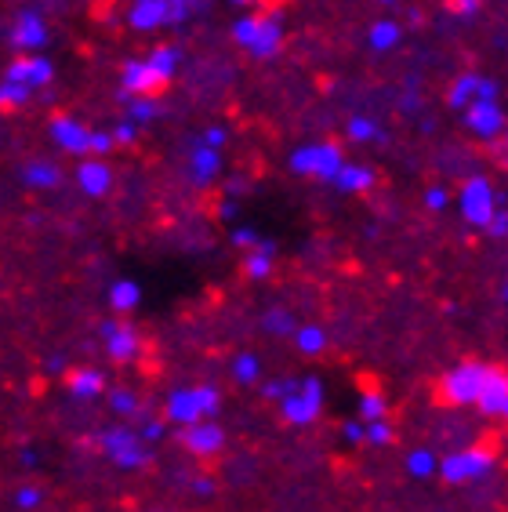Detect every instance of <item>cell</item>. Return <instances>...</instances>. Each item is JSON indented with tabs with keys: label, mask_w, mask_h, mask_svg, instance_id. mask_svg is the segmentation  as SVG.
I'll list each match as a JSON object with an SVG mask.
<instances>
[{
	"label": "cell",
	"mask_w": 508,
	"mask_h": 512,
	"mask_svg": "<svg viewBox=\"0 0 508 512\" xmlns=\"http://www.w3.org/2000/svg\"><path fill=\"white\" fill-rule=\"evenodd\" d=\"M182 69V48L178 44H157V48L142 55V59H127L120 66V95H153L178 77Z\"/></svg>",
	"instance_id": "1"
},
{
	"label": "cell",
	"mask_w": 508,
	"mask_h": 512,
	"mask_svg": "<svg viewBox=\"0 0 508 512\" xmlns=\"http://www.w3.org/2000/svg\"><path fill=\"white\" fill-rule=\"evenodd\" d=\"M287 40V26L280 11H240V19L233 22V44L244 48L251 59L269 62L280 55Z\"/></svg>",
	"instance_id": "2"
},
{
	"label": "cell",
	"mask_w": 508,
	"mask_h": 512,
	"mask_svg": "<svg viewBox=\"0 0 508 512\" xmlns=\"http://www.w3.org/2000/svg\"><path fill=\"white\" fill-rule=\"evenodd\" d=\"M222 411V389L218 385H178L164 400V422L186 429L196 422H211Z\"/></svg>",
	"instance_id": "3"
},
{
	"label": "cell",
	"mask_w": 508,
	"mask_h": 512,
	"mask_svg": "<svg viewBox=\"0 0 508 512\" xmlns=\"http://www.w3.org/2000/svg\"><path fill=\"white\" fill-rule=\"evenodd\" d=\"M498 469V451L494 447H461V451H450L436 465V476H440L447 487H472V483H483L490 473Z\"/></svg>",
	"instance_id": "4"
},
{
	"label": "cell",
	"mask_w": 508,
	"mask_h": 512,
	"mask_svg": "<svg viewBox=\"0 0 508 512\" xmlns=\"http://www.w3.org/2000/svg\"><path fill=\"white\" fill-rule=\"evenodd\" d=\"M323 404H327V389L316 375H305L294 382V389L287 396L276 400V411L291 429H309V425L320 422Z\"/></svg>",
	"instance_id": "5"
},
{
	"label": "cell",
	"mask_w": 508,
	"mask_h": 512,
	"mask_svg": "<svg viewBox=\"0 0 508 512\" xmlns=\"http://www.w3.org/2000/svg\"><path fill=\"white\" fill-rule=\"evenodd\" d=\"M490 364L487 360H461L450 371H443L440 382H436V400L443 407H476V396L483 389V378H487Z\"/></svg>",
	"instance_id": "6"
},
{
	"label": "cell",
	"mask_w": 508,
	"mask_h": 512,
	"mask_svg": "<svg viewBox=\"0 0 508 512\" xmlns=\"http://www.w3.org/2000/svg\"><path fill=\"white\" fill-rule=\"evenodd\" d=\"M345 164V149L331 138H316V142H302L287 157V168L298 178H316V182H331L338 168Z\"/></svg>",
	"instance_id": "7"
},
{
	"label": "cell",
	"mask_w": 508,
	"mask_h": 512,
	"mask_svg": "<svg viewBox=\"0 0 508 512\" xmlns=\"http://www.w3.org/2000/svg\"><path fill=\"white\" fill-rule=\"evenodd\" d=\"M95 444L117 469H131V473H135V469H146V465L153 462V447L135 433V425H127V422L102 429Z\"/></svg>",
	"instance_id": "8"
},
{
	"label": "cell",
	"mask_w": 508,
	"mask_h": 512,
	"mask_svg": "<svg viewBox=\"0 0 508 512\" xmlns=\"http://www.w3.org/2000/svg\"><path fill=\"white\" fill-rule=\"evenodd\" d=\"M501 200L505 197H498V186L487 175H469L458 189V211L472 229H487L490 218L498 215Z\"/></svg>",
	"instance_id": "9"
},
{
	"label": "cell",
	"mask_w": 508,
	"mask_h": 512,
	"mask_svg": "<svg viewBox=\"0 0 508 512\" xmlns=\"http://www.w3.org/2000/svg\"><path fill=\"white\" fill-rule=\"evenodd\" d=\"M193 11L182 8V4H171V0H131L127 4V26L135 33H157L167 26H182L189 22Z\"/></svg>",
	"instance_id": "10"
},
{
	"label": "cell",
	"mask_w": 508,
	"mask_h": 512,
	"mask_svg": "<svg viewBox=\"0 0 508 512\" xmlns=\"http://www.w3.org/2000/svg\"><path fill=\"white\" fill-rule=\"evenodd\" d=\"M98 338H102V349L113 364H135L138 353H142V331H138L127 316H106L102 324H98Z\"/></svg>",
	"instance_id": "11"
},
{
	"label": "cell",
	"mask_w": 508,
	"mask_h": 512,
	"mask_svg": "<svg viewBox=\"0 0 508 512\" xmlns=\"http://www.w3.org/2000/svg\"><path fill=\"white\" fill-rule=\"evenodd\" d=\"M4 40H8L11 51H19V55H40V51L51 44V26L37 8H22L19 15L11 19Z\"/></svg>",
	"instance_id": "12"
},
{
	"label": "cell",
	"mask_w": 508,
	"mask_h": 512,
	"mask_svg": "<svg viewBox=\"0 0 508 512\" xmlns=\"http://www.w3.org/2000/svg\"><path fill=\"white\" fill-rule=\"evenodd\" d=\"M0 80H11V84H19V88L40 95L44 88L55 84V62H51L44 51H40V55H15V59L4 66Z\"/></svg>",
	"instance_id": "13"
},
{
	"label": "cell",
	"mask_w": 508,
	"mask_h": 512,
	"mask_svg": "<svg viewBox=\"0 0 508 512\" xmlns=\"http://www.w3.org/2000/svg\"><path fill=\"white\" fill-rule=\"evenodd\" d=\"M91 131L84 120H77L73 113H55V117L48 120V138L55 142V146L62 149V153H69V157H91Z\"/></svg>",
	"instance_id": "14"
},
{
	"label": "cell",
	"mask_w": 508,
	"mask_h": 512,
	"mask_svg": "<svg viewBox=\"0 0 508 512\" xmlns=\"http://www.w3.org/2000/svg\"><path fill=\"white\" fill-rule=\"evenodd\" d=\"M461 113H465V128H469V135H476L479 142H487L490 146V142H498V138L505 135V109H501V102L472 99Z\"/></svg>",
	"instance_id": "15"
},
{
	"label": "cell",
	"mask_w": 508,
	"mask_h": 512,
	"mask_svg": "<svg viewBox=\"0 0 508 512\" xmlns=\"http://www.w3.org/2000/svg\"><path fill=\"white\" fill-rule=\"evenodd\" d=\"M178 444L182 451L200 458V462H211L218 454L225 451V429L211 418V422H196V425H186L182 433H178Z\"/></svg>",
	"instance_id": "16"
},
{
	"label": "cell",
	"mask_w": 508,
	"mask_h": 512,
	"mask_svg": "<svg viewBox=\"0 0 508 512\" xmlns=\"http://www.w3.org/2000/svg\"><path fill=\"white\" fill-rule=\"evenodd\" d=\"M73 182L88 200H106L113 193V186H117V171L102 157H84L77 164V171H73Z\"/></svg>",
	"instance_id": "17"
},
{
	"label": "cell",
	"mask_w": 508,
	"mask_h": 512,
	"mask_svg": "<svg viewBox=\"0 0 508 512\" xmlns=\"http://www.w3.org/2000/svg\"><path fill=\"white\" fill-rule=\"evenodd\" d=\"M476 411L483 414V418H490V422H505V414H508V375H505V367L490 364L487 378H483V389H479V396H476Z\"/></svg>",
	"instance_id": "18"
},
{
	"label": "cell",
	"mask_w": 508,
	"mask_h": 512,
	"mask_svg": "<svg viewBox=\"0 0 508 512\" xmlns=\"http://www.w3.org/2000/svg\"><path fill=\"white\" fill-rule=\"evenodd\" d=\"M186 175L196 189H211L215 186V178L222 175V149H211L204 142H193L189 146V157H186Z\"/></svg>",
	"instance_id": "19"
},
{
	"label": "cell",
	"mask_w": 508,
	"mask_h": 512,
	"mask_svg": "<svg viewBox=\"0 0 508 512\" xmlns=\"http://www.w3.org/2000/svg\"><path fill=\"white\" fill-rule=\"evenodd\" d=\"M331 186L345 197H363V193H371L378 186V171L371 164H356V160H345L338 175L331 178Z\"/></svg>",
	"instance_id": "20"
},
{
	"label": "cell",
	"mask_w": 508,
	"mask_h": 512,
	"mask_svg": "<svg viewBox=\"0 0 508 512\" xmlns=\"http://www.w3.org/2000/svg\"><path fill=\"white\" fill-rule=\"evenodd\" d=\"M106 371H98V367H73L66 371V393L80 404H91L98 396H106Z\"/></svg>",
	"instance_id": "21"
},
{
	"label": "cell",
	"mask_w": 508,
	"mask_h": 512,
	"mask_svg": "<svg viewBox=\"0 0 508 512\" xmlns=\"http://www.w3.org/2000/svg\"><path fill=\"white\" fill-rule=\"evenodd\" d=\"M66 182V171L55 164V160H26L22 164V186L33 189V193H55V189Z\"/></svg>",
	"instance_id": "22"
},
{
	"label": "cell",
	"mask_w": 508,
	"mask_h": 512,
	"mask_svg": "<svg viewBox=\"0 0 508 512\" xmlns=\"http://www.w3.org/2000/svg\"><path fill=\"white\" fill-rule=\"evenodd\" d=\"M273 269H276V244L273 240H258V244L244 251V276L247 280L262 284V280L273 276Z\"/></svg>",
	"instance_id": "23"
},
{
	"label": "cell",
	"mask_w": 508,
	"mask_h": 512,
	"mask_svg": "<svg viewBox=\"0 0 508 512\" xmlns=\"http://www.w3.org/2000/svg\"><path fill=\"white\" fill-rule=\"evenodd\" d=\"M403 44V26L396 19H378L371 22V30H367V48L374 55H389Z\"/></svg>",
	"instance_id": "24"
},
{
	"label": "cell",
	"mask_w": 508,
	"mask_h": 512,
	"mask_svg": "<svg viewBox=\"0 0 508 512\" xmlns=\"http://www.w3.org/2000/svg\"><path fill=\"white\" fill-rule=\"evenodd\" d=\"M138 306H142L138 280H113V287H109V309H113V316H131L138 313Z\"/></svg>",
	"instance_id": "25"
},
{
	"label": "cell",
	"mask_w": 508,
	"mask_h": 512,
	"mask_svg": "<svg viewBox=\"0 0 508 512\" xmlns=\"http://www.w3.org/2000/svg\"><path fill=\"white\" fill-rule=\"evenodd\" d=\"M229 375H233L236 385H258L265 375L262 356L254 353V349H240V353L233 356V364H229Z\"/></svg>",
	"instance_id": "26"
},
{
	"label": "cell",
	"mask_w": 508,
	"mask_h": 512,
	"mask_svg": "<svg viewBox=\"0 0 508 512\" xmlns=\"http://www.w3.org/2000/svg\"><path fill=\"white\" fill-rule=\"evenodd\" d=\"M291 342L302 356H323V353H327V342H331V338H327V327H323V324H298V327H294Z\"/></svg>",
	"instance_id": "27"
},
{
	"label": "cell",
	"mask_w": 508,
	"mask_h": 512,
	"mask_svg": "<svg viewBox=\"0 0 508 512\" xmlns=\"http://www.w3.org/2000/svg\"><path fill=\"white\" fill-rule=\"evenodd\" d=\"M345 135H349V142H356V146H378V142H385V138H389V131H385V124H378L374 117H363V113H356V117L349 120Z\"/></svg>",
	"instance_id": "28"
},
{
	"label": "cell",
	"mask_w": 508,
	"mask_h": 512,
	"mask_svg": "<svg viewBox=\"0 0 508 512\" xmlns=\"http://www.w3.org/2000/svg\"><path fill=\"white\" fill-rule=\"evenodd\" d=\"M127 106V117L131 124H138V128H146V124H153V120L160 117V102L153 99V95H120Z\"/></svg>",
	"instance_id": "29"
},
{
	"label": "cell",
	"mask_w": 508,
	"mask_h": 512,
	"mask_svg": "<svg viewBox=\"0 0 508 512\" xmlns=\"http://www.w3.org/2000/svg\"><path fill=\"white\" fill-rule=\"evenodd\" d=\"M262 327H265V335H269V338H291L294 327H298V316H294L291 309H284V306L265 309Z\"/></svg>",
	"instance_id": "30"
},
{
	"label": "cell",
	"mask_w": 508,
	"mask_h": 512,
	"mask_svg": "<svg viewBox=\"0 0 508 512\" xmlns=\"http://www.w3.org/2000/svg\"><path fill=\"white\" fill-rule=\"evenodd\" d=\"M476 84H479V73H461V77H454V84L447 88V106L461 113V109L476 99Z\"/></svg>",
	"instance_id": "31"
},
{
	"label": "cell",
	"mask_w": 508,
	"mask_h": 512,
	"mask_svg": "<svg viewBox=\"0 0 508 512\" xmlns=\"http://www.w3.org/2000/svg\"><path fill=\"white\" fill-rule=\"evenodd\" d=\"M356 411H360V422L363 425L378 422V418H389V400H385V393H381V389H363Z\"/></svg>",
	"instance_id": "32"
},
{
	"label": "cell",
	"mask_w": 508,
	"mask_h": 512,
	"mask_svg": "<svg viewBox=\"0 0 508 512\" xmlns=\"http://www.w3.org/2000/svg\"><path fill=\"white\" fill-rule=\"evenodd\" d=\"M106 400H109V411L117 414V418H138V414H142V407H138V393L135 389H124V385H120V389H106Z\"/></svg>",
	"instance_id": "33"
},
{
	"label": "cell",
	"mask_w": 508,
	"mask_h": 512,
	"mask_svg": "<svg viewBox=\"0 0 508 512\" xmlns=\"http://www.w3.org/2000/svg\"><path fill=\"white\" fill-rule=\"evenodd\" d=\"M436 465H440V454L429 451V447H418V451L407 454V473L414 480H432L436 476Z\"/></svg>",
	"instance_id": "34"
},
{
	"label": "cell",
	"mask_w": 508,
	"mask_h": 512,
	"mask_svg": "<svg viewBox=\"0 0 508 512\" xmlns=\"http://www.w3.org/2000/svg\"><path fill=\"white\" fill-rule=\"evenodd\" d=\"M33 99H37L33 91L19 88V84H11V80H0V113H19V109H26Z\"/></svg>",
	"instance_id": "35"
},
{
	"label": "cell",
	"mask_w": 508,
	"mask_h": 512,
	"mask_svg": "<svg viewBox=\"0 0 508 512\" xmlns=\"http://www.w3.org/2000/svg\"><path fill=\"white\" fill-rule=\"evenodd\" d=\"M392 425L389 418H378V422H367L363 425V444H371V447H389L392 444Z\"/></svg>",
	"instance_id": "36"
},
{
	"label": "cell",
	"mask_w": 508,
	"mask_h": 512,
	"mask_svg": "<svg viewBox=\"0 0 508 512\" xmlns=\"http://www.w3.org/2000/svg\"><path fill=\"white\" fill-rule=\"evenodd\" d=\"M40 502H44V491H40L37 483H22L19 491H15V509L19 512H37Z\"/></svg>",
	"instance_id": "37"
},
{
	"label": "cell",
	"mask_w": 508,
	"mask_h": 512,
	"mask_svg": "<svg viewBox=\"0 0 508 512\" xmlns=\"http://www.w3.org/2000/svg\"><path fill=\"white\" fill-rule=\"evenodd\" d=\"M443 8H447L454 19L469 22V19H476L479 11H483V0H443Z\"/></svg>",
	"instance_id": "38"
},
{
	"label": "cell",
	"mask_w": 508,
	"mask_h": 512,
	"mask_svg": "<svg viewBox=\"0 0 508 512\" xmlns=\"http://www.w3.org/2000/svg\"><path fill=\"white\" fill-rule=\"evenodd\" d=\"M294 382H298V378H294V375H287V378H269V382H258V385H262V396H265V400H273V404H276V400H280V396H287V393H291V389H294Z\"/></svg>",
	"instance_id": "39"
},
{
	"label": "cell",
	"mask_w": 508,
	"mask_h": 512,
	"mask_svg": "<svg viewBox=\"0 0 508 512\" xmlns=\"http://www.w3.org/2000/svg\"><path fill=\"white\" fill-rule=\"evenodd\" d=\"M454 204V197H450L447 186H432L429 193H425V207H429L432 215H440V211H447V207Z\"/></svg>",
	"instance_id": "40"
},
{
	"label": "cell",
	"mask_w": 508,
	"mask_h": 512,
	"mask_svg": "<svg viewBox=\"0 0 508 512\" xmlns=\"http://www.w3.org/2000/svg\"><path fill=\"white\" fill-rule=\"evenodd\" d=\"M164 429H167L164 418H146V422H138L135 433L142 436V440H146L149 447H153V444H157V440H160V436H164Z\"/></svg>",
	"instance_id": "41"
},
{
	"label": "cell",
	"mask_w": 508,
	"mask_h": 512,
	"mask_svg": "<svg viewBox=\"0 0 508 512\" xmlns=\"http://www.w3.org/2000/svg\"><path fill=\"white\" fill-rule=\"evenodd\" d=\"M138 124H131V120H120L117 128L109 131V135H113V146H135V138H138Z\"/></svg>",
	"instance_id": "42"
},
{
	"label": "cell",
	"mask_w": 508,
	"mask_h": 512,
	"mask_svg": "<svg viewBox=\"0 0 508 512\" xmlns=\"http://www.w3.org/2000/svg\"><path fill=\"white\" fill-rule=\"evenodd\" d=\"M113 149H117V146H113V135H109V131H91V157L106 160Z\"/></svg>",
	"instance_id": "43"
},
{
	"label": "cell",
	"mask_w": 508,
	"mask_h": 512,
	"mask_svg": "<svg viewBox=\"0 0 508 512\" xmlns=\"http://www.w3.org/2000/svg\"><path fill=\"white\" fill-rule=\"evenodd\" d=\"M200 142H204V146H211V149H225V142H229V131H225L222 124H211V128H204Z\"/></svg>",
	"instance_id": "44"
},
{
	"label": "cell",
	"mask_w": 508,
	"mask_h": 512,
	"mask_svg": "<svg viewBox=\"0 0 508 512\" xmlns=\"http://www.w3.org/2000/svg\"><path fill=\"white\" fill-rule=\"evenodd\" d=\"M258 240H262V237H258V229H254V226H236V229H233V244L240 247V251L254 247Z\"/></svg>",
	"instance_id": "45"
},
{
	"label": "cell",
	"mask_w": 508,
	"mask_h": 512,
	"mask_svg": "<svg viewBox=\"0 0 508 512\" xmlns=\"http://www.w3.org/2000/svg\"><path fill=\"white\" fill-rule=\"evenodd\" d=\"M342 436L349 440V444H363V422H360V418H349V422H342Z\"/></svg>",
	"instance_id": "46"
},
{
	"label": "cell",
	"mask_w": 508,
	"mask_h": 512,
	"mask_svg": "<svg viewBox=\"0 0 508 512\" xmlns=\"http://www.w3.org/2000/svg\"><path fill=\"white\" fill-rule=\"evenodd\" d=\"M487 233H490V237H505V233H508V215H505V204L498 207V215L490 218Z\"/></svg>",
	"instance_id": "47"
},
{
	"label": "cell",
	"mask_w": 508,
	"mask_h": 512,
	"mask_svg": "<svg viewBox=\"0 0 508 512\" xmlns=\"http://www.w3.org/2000/svg\"><path fill=\"white\" fill-rule=\"evenodd\" d=\"M193 494H196V498H211V494H215V480H211V476H196Z\"/></svg>",
	"instance_id": "48"
},
{
	"label": "cell",
	"mask_w": 508,
	"mask_h": 512,
	"mask_svg": "<svg viewBox=\"0 0 508 512\" xmlns=\"http://www.w3.org/2000/svg\"><path fill=\"white\" fill-rule=\"evenodd\" d=\"M218 218H222V222H233V218H236L233 200H222V204H218Z\"/></svg>",
	"instance_id": "49"
},
{
	"label": "cell",
	"mask_w": 508,
	"mask_h": 512,
	"mask_svg": "<svg viewBox=\"0 0 508 512\" xmlns=\"http://www.w3.org/2000/svg\"><path fill=\"white\" fill-rule=\"evenodd\" d=\"M229 4H233V8H240V11H254L262 0H229Z\"/></svg>",
	"instance_id": "50"
},
{
	"label": "cell",
	"mask_w": 508,
	"mask_h": 512,
	"mask_svg": "<svg viewBox=\"0 0 508 512\" xmlns=\"http://www.w3.org/2000/svg\"><path fill=\"white\" fill-rule=\"evenodd\" d=\"M171 4H182V8L196 11V8H204V4H211V0H171Z\"/></svg>",
	"instance_id": "51"
},
{
	"label": "cell",
	"mask_w": 508,
	"mask_h": 512,
	"mask_svg": "<svg viewBox=\"0 0 508 512\" xmlns=\"http://www.w3.org/2000/svg\"><path fill=\"white\" fill-rule=\"evenodd\" d=\"M22 465H37V451H33V447H26V451H22Z\"/></svg>",
	"instance_id": "52"
},
{
	"label": "cell",
	"mask_w": 508,
	"mask_h": 512,
	"mask_svg": "<svg viewBox=\"0 0 508 512\" xmlns=\"http://www.w3.org/2000/svg\"><path fill=\"white\" fill-rule=\"evenodd\" d=\"M378 4H385V8H392V4H400V0H378Z\"/></svg>",
	"instance_id": "53"
},
{
	"label": "cell",
	"mask_w": 508,
	"mask_h": 512,
	"mask_svg": "<svg viewBox=\"0 0 508 512\" xmlns=\"http://www.w3.org/2000/svg\"><path fill=\"white\" fill-rule=\"evenodd\" d=\"M153 512H167V509H153Z\"/></svg>",
	"instance_id": "54"
}]
</instances>
